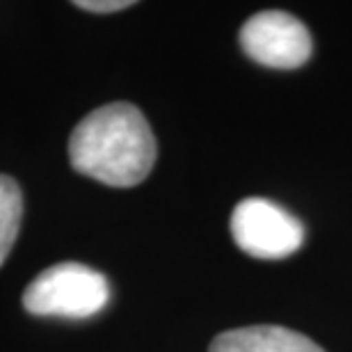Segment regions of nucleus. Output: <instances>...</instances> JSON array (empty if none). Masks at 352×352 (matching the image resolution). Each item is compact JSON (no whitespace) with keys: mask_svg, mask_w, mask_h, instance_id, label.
<instances>
[{"mask_svg":"<svg viewBox=\"0 0 352 352\" xmlns=\"http://www.w3.org/2000/svg\"><path fill=\"white\" fill-rule=\"evenodd\" d=\"M241 46L250 60L270 69H298L314 53L307 25L281 10H267L248 19L241 28Z\"/></svg>","mask_w":352,"mask_h":352,"instance_id":"4","label":"nucleus"},{"mask_svg":"<svg viewBox=\"0 0 352 352\" xmlns=\"http://www.w3.org/2000/svg\"><path fill=\"white\" fill-rule=\"evenodd\" d=\"M21 215H23V197L19 183L12 176L0 174V265L5 263L19 238Z\"/></svg>","mask_w":352,"mask_h":352,"instance_id":"6","label":"nucleus"},{"mask_svg":"<svg viewBox=\"0 0 352 352\" xmlns=\"http://www.w3.org/2000/svg\"><path fill=\"white\" fill-rule=\"evenodd\" d=\"M78 10L94 12V14H112L133 7V0H76L74 3Z\"/></svg>","mask_w":352,"mask_h":352,"instance_id":"7","label":"nucleus"},{"mask_svg":"<svg viewBox=\"0 0 352 352\" xmlns=\"http://www.w3.org/2000/svg\"><path fill=\"white\" fill-rule=\"evenodd\" d=\"M110 302V284L85 263H58L37 274L23 293V307L32 316L82 320L103 311Z\"/></svg>","mask_w":352,"mask_h":352,"instance_id":"2","label":"nucleus"},{"mask_svg":"<svg viewBox=\"0 0 352 352\" xmlns=\"http://www.w3.org/2000/svg\"><path fill=\"white\" fill-rule=\"evenodd\" d=\"M208 352H325L318 343L295 329L252 325L217 334Z\"/></svg>","mask_w":352,"mask_h":352,"instance_id":"5","label":"nucleus"},{"mask_svg":"<svg viewBox=\"0 0 352 352\" xmlns=\"http://www.w3.org/2000/svg\"><path fill=\"white\" fill-rule=\"evenodd\" d=\"M156 151L146 117L124 101L89 112L69 138L74 170L112 188L142 183L153 170Z\"/></svg>","mask_w":352,"mask_h":352,"instance_id":"1","label":"nucleus"},{"mask_svg":"<svg viewBox=\"0 0 352 352\" xmlns=\"http://www.w3.org/2000/svg\"><path fill=\"white\" fill-rule=\"evenodd\" d=\"M231 236L245 254L263 261H279L302 248L305 227L279 204L263 197H250L231 213Z\"/></svg>","mask_w":352,"mask_h":352,"instance_id":"3","label":"nucleus"}]
</instances>
